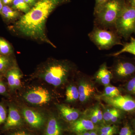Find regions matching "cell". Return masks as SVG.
Instances as JSON below:
<instances>
[{
  "label": "cell",
  "instance_id": "obj_1",
  "mask_svg": "<svg viewBox=\"0 0 135 135\" xmlns=\"http://www.w3.org/2000/svg\"><path fill=\"white\" fill-rule=\"evenodd\" d=\"M68 2V0H38L29 12L17 22V29L25 36L53 45L45 34L46 20L57 6Z\"/></svg>",
  "mask_w": 135,
  "mask_h": 135
},
{
  "label": "cell",
  "instance_id": "obj_2",
  "mask_svg": "<svg viewBox=\"0 0 135 135\" xmlns=\"http://www.w3.org/2000/svg\"><path fill=\"white\" fill-rule=\"evenodd\" d=\"M127 4V0H106L94 7V26L114 30L116 20Z\"/></svg>",
  "mask_w": 135,
  "mask_h": 135
},
{
  "label": "cell",
  "instance_id": "obj_3",
  "mask_svg": "<svg viewBox=\"0 0 135 135\" xmlns=\"http://www.w3.org/2000/svg\"><path fill=\"white\" fill-rule=\"evenodd\" d=\"M88 36L100 50H108L116 45H123L121 37L114 30L103 29L94 26Z\"/></svg>",
  "mask_w": 135,
  "mask_h": 135
},
{
  "label": "cell",
  "instance_id": "obj_4",
  "mask_svg": "<svg viewBox=\"0 0 135 135\" xmlns=\"http://www.w3.org/2000/svg\"><path fill=\"white\" fill-rule=\"evenodd\" d=\"M114 29L121 38L125 39L135 34V9L128 3L116 20Z\"/></svg>",
  "mask_w": 135,
  "mask_h": 135
},
{
  "label": "cell",
  "instance_id": "obj_5",
  "mask_svg": "<svg viewBox=\"0 0 135 135\" xmlns=\"http://www.w3.org/2000/svg\"><path fill=\"white\" fill-rule=\"evenodd\" d=\"M71 70L70 65L64 62H58L49 66L42 75L46 82L55 86L63 84L67 79Z\"/></svg>",
  "mask_w": 135,
  "mask_h": 135
},
{
  "label": "cell",
  "instance_id": "obj_6",
  "mask_svg": "<svg viewBox=\"0 0 135 135\" xmlns=\"http://www.w3.org/2000/svg\"><path fill=\"white\" fill-rule=\"evenodd\" d=\"M101 97L104 102L114 108L129 113H135V99L130 95H120L113 98Z\"/></svg>",
  "mask_w": 135,
  "mask_h": 135
},
{
  "label": "cell",
  "instance_id": "obj_7",
  "mask_svg": "<svg viewBox=\"0 0 135 135\" xmlns=\"http://www.w3.org/2000/svg\"><path fill=\"white\" fill-rule=\"evenodd\" d=\"M120 79L129 80L135 75V63L126 59H119L115 63L112 72Z\"/></svg>",
  "mask_w": 135,
  "mask_h": 135
},
{
  "label": "cell",
  "instance_id": "obj_8",
  "mask_svg": "<svg viewBox=\"0 0 135 135\" xmlns=\"http://www.w3.org/2000/svg\"><path fill=\"white\" fill-rule=\"evenodd\" d=\"M25 99L29 103L36 105H42L50 101L51 96L48 90L42 87L34 88L24 95Z\"/></svg>",
  "mask_w": 135,
  "mask_h": 135
},
{
  "label": "cell",
  "instance_id": "obj_9",
  "mask_svg": "<svg viewBox=\"0 0 135 135\" xmlns=\"http://www.w3.org/2000/svg\"><path fill=\"white\" fill-rule=\"evenodd\" d=\"M22 114L26 122L32 127L38 129L43 126L44 118L41 114L38 112L25 108L22 110Z\"/></svg>",
  "mask_w": 135,
  "mask_h": 135
},
{
  "label": "cell",
  "instance_id": "obj_10",
  "mask_svg": "<svg viewBox=\"0 0 135 135\" xmlns=\"http://www.w3.org/2000/svg\"><path fill=\"white\" fill-rule=\"evenodd\" d=\"M22 119L19 112L15 107L11 105L9 109L8 115L3 127L5 131L15 128L22 125Z\"/></svg>",
  "mask_w": 135,
  "mask_h": 135
},
{
  "label": "cell",
  "instance_id": "obj_11",
  "mask_svg": "<svg viewBox=\"0 0 135 135\" xmlns=\"http://www.w3.org/2000/svg\"><path fill=\"white\" fill-rule=\"evenodd\" d=\"M71 129L79 135H81L87 131L94 130L96 126L91 120L86 118L78 119L72 123Z\"/></svg>",
  "mask_w": 135,
  "mask_h": 135
},
{
  "label": "cell",
  "instance_id": "obj_12",
  "mask_svg": "<svg viewBox=\"0 0 135 135\" xmlns=\"http://www.w3.org/2000/svg\"><path fill=\"white\" fill-rule=\"evenodd\" d=\"M113 77L112 72L109 70L105 63L100 66L95 75L97 81L105 86L109 85Z\"/></svg>",
  "mask_w": 135,
  "mask_h": 135
},
{
  "label": "cell",
  "instance_id": "obj_13",
  "mask_svg": "<svg viewBox=\"0 0 135 135\" xmlns=\"http://www.w3.org/2000/svg\"><path fill=\"white\" fill-rule=\"evenodd\" d=\"M57 107L60 114L66 121L73 123L79 119L80 113L77 109L64 104L57 105Z\"/></svg>",
  "mask_w": 135,
  "mask_h": 135
},
{
  "label": "cell",
  "instance_id": "obj_14",
  "mask_svg": "<svg viewBox=\"0 0 135 135\" xmlns=\"http://www.w3.org/2000/svg\"><path fill=\"white\" fill-rule=\"evenodd\" d=\"M79 98L81 103H84L94 95L95 91V88L89 83L85 81H81L78 88Z\"/></svg>",
  "mask_w": 135,
  "mask_h": 135
},
{
  "label": "cell",
  "instance_id": "obj_15",
  "mask_svg": "<svg viewBox=\"0 0 135 135\" xmlns=\"http://www.w3.org/2000/svg\"><path fill=\"white\" fill-rule=\"evenodd\" d=\"M22 74L17 68H14L8 71L7 73L9 86L11 89H15L20 87L21 84Z\"/></svg>",
  "mask_w": 135,
  "mask_h": 135
},
{
  "label": "cell",
  "instance_id": "obj_16",
  "mask_svg": "<svg viewBox=\"0 0 135 135\" xmlns=\"http://www.w3.org/2000/svg\"><path fill=\"white\" fill-rule=\"evenodd\" d=\"M61 134L62 129L57 119L54 117L50 118L43 135H61Z\"/></svg>",
  "mask_w": 135,
  "mask_h": 135
},
{
  "label": "cell",
  "instance_id": "obj_17",
  "mask_svg": "<svg viewBox=\"0 0 135 135\" xmlns=\"http://www.w3.org/2000/svg\"><path fill=\"white\" fill-rule=\"evenodd\" d=\"M123 47L120 50L110 55L112 56L116 57L119 56L123 53H130L135 56V38L131 36L130 37V41L123 44Z\"/></svg>",
  "mask_w": 135,
  "mask_h": 135
},
{
  "label": "cell",
  "instance_id": "obj_18",
  "mask_svg": "<svg viewBox=\"0 0 135 135\" xmlns=\"http://www.w3.org/2000/svg\"><path fill=\"white\" fill-rule=\"evenodd\" d=\"M66 100L68 103H71L79 99L78 89L75 86L70 85L68 87L66 91Z\"/></svg>",
  "mask_w": 135,
  "mask_h": 135
},
{
  "label": "cell",
  "instance_id": "obj_19",
  "mask_svg": "<svg viewBox=\"0 0 135 135\" xmlns=\"http://www.w3.org/2000/svg\"><path fill=\"white\" fill-rule=\"evenodd\" d=\"M120 95V91L118 88L109 84L105 86L104 89L103 94L101 96V97L113 98L118 96Z\"/></svg>",
  "mask_w": 135,
  "mask_h": 135
},
{
  "label": "cell",
  "instance_id": "obj_20",
  "mask_svg": "<svg viewBox=\"0 0 135 135\" xmlns=\"http://www.w3.org/2000/svg\"><path fill=\"white\" fill-rule=\"evenodd\" d=\"M1 13L4 17L9 20L15 19L19 16V13L17 11L7 5L3 6Z\"/></svg>",
  "mask_w": 135,
  "mask_h": 135
},
{
  "label": "cell",
  "instance_id": "obj_21",
  "mask_svg": "<svg viewBox=\"0 0 135 135\" xmlns=\"http://www.w3.org/2000/svg\"><path fill=\"white\" fill-rule=\"evenodd\" d=\"M12 3L14 9L22 11L25 14L31 9L30 5L26 3L24 0H14Z\"/></svg>",
  "mask_w": 135,
  "mask_h": 135
},
{
  "label": "cell",
  "instance_id": "obj_22",
  "mask_svg": "<svg viewBox=\"0 0 135 135\" xmlns=\"http://www.w3.org/2000/svg\"><path fill=\"white\" fill-rule=\"evenodd\" d=\"M124 88L128 95L135 96V75L128 80L124 86Z\"/></svg>",
  "mask_w": 135,
  "mask_h": 135
},
{
  "label": "cell",
  "instance_id": "obj_23",
  "mask_svg": "<svg viewBox=\"0 0 135 135\" xmlns=\"http://www.w3.org/2000/svg\"><path fill=\"white\" fill-rule=\"evenodd\" d=\"M120 111V110L114 107L105 111L103 114V121L105 122H110L111 120L116 115V114H118Z\"/></svg>",
  "mask_w": 135,
  "mask_h": 135
},
{
  "label": "cell",
  "instance_id": "obj_24",
  "mask_svg": "<svg viewBox=\"0 0 135 135\" xmlns=\"http://www.w3.org/2000/svg\"><path fill=\"white\" fill-rule=\"evenodd\" d=\"M11 51L10 46L3 39L0 38V53L2 55H8Z\"/></svg>",
  "mask_w": 135,
  "mask_h": 135
},
{
  "label": "cell",
  "instance_id": "obj_25",
  "mask_svg": "<svg viewBox=\"0 0 135 135\" xmlns=\"http://www.w3.org/2000/svg\"><path fill=\"white\" fill-rule=\"evenodd\" d=\"M117 128L115 126H105L101 127L100 129V133L105 134H113L116 133Z\"/></svg>",
  "mask_w": 135,
  "mask_h": 135
},
{
  "label": "cell",
  "instance_id": "obj_26",
  "mask_svg": "<svg viewBox=\"0 0 135 135\" xmlns=\"http://www.w3.org/2000/svg\"><path fill=\"white\" fill-rule=\"evenodd\" d=\"M9 59L7 57L0 55V71H3L9 65Z\"/></svg>",
  "mask_w": 135,
  "mask_h": 135
},
{
  "label": "cell",
  "instance_id": "obj_27",
  "mask_svg": "<svg viewBox=\"0 0 135 135\" xmlns=\"http://www.w3.org/2000/svg\"><path fill=\"white\" fill-rule=\"evenodd\" d=\"M119 135H134L132 128L128 124H126L121 129Z\"/></svg>",
  "mask_w": 135,
  "mask_h": 135
},
{
  "label": "cell",
  "instance_id": "obj_28",
  "mask_svg": "<svg viewBox=\"0 0 135 135\" xmlns=\"http://www.w3.org/2000/svg\"><path fill=\"white\" fill-rule=\"evenodd\" d=\"M7 114L5 107L2 104H0V126L5 123L7 119Z\"/></svg>",
  "mask_w": 135,
  "mask_h": 135
},
{
  "label": "cell",
  "instance_id": "obj_29",
  "mask_svg": "<svg viewBox=\"0 0 135 135\" xmlns=\"http://www.w3.org/2000/svg\"><path fill=\"white\" fill-rule=\"evenodd\" d=\"M88 114V119L91 120L95 125L99 123V121L95 113L94 109H92L89 111V112Z\"/></svg>",
  "mask_w": 135,
  "mask_h": 135
},
{
  "label": "cell",
  "instance_id": "obj_30",
  "mask_svg": "<svg viewBox=\"0 0 135 135\" xmlns=\"http://www.w3.org/2000/svg\"><path fill=\"white\" fill-rule=\"evenodd\" d=\"M94 112L95 113L97 117L98 121L99 122H102L103 121V113L101 109L99 108V106H96L93 108Z\"/></svg>",
  "mask_w": 135,
  "mask_h": 135
},
{
  "label": "cell",
  "instance_id": "obj_31",
  "mask_svg": "<svg viewBox=\"0 0 135 135\" xmlns=\"http://www.w3.org/2000/svg\"><path fill=\"white\" fill-rule=\"evenodd\" d=\"M9 135H31L25 131H18L11 133Z\"/></svg>",
  "mask_w": 135,
  "mask_h": 135
},
{
  "label": "cell",
  "instance_id": "obj_32",
  "mask_svg": "<svg viewBox=\"0 0 135 135\" xmlns=\"http://www.w3.org/2000/svg\"><path fill=\"white\" fill-rule=\"evenodd\" d=\"M6 92V88L4 84L0 81V94H3Z\"/></svg>",
  "mask_w": 135,
  "mask_h": 135
},
{
  "label": "cell",
  "instance_id": "obj_33",
  "mask_svg": "<svg viewBox=\"0 0 135 135\" xmlns=\"http://www.w3.org/2000/svg\"><path fill=\"white\" fill-rule=\"evenodd\" d=\"M24 1L30 6L34 5L36 2V0H24Z\"/></svg>",
  "mask_w": 135,
  "mask_h": 135
},
{
  "label": "cell",
  "instance_id": "obj_34",
  "mask_svg": "<svg viewBox=\"0 0 135 135\" xmlns=\"http://www.w3.org/2000/svg\"><path fill=\"white\" fill-rule=\"evenodd\" d=\"M106 0H95V7H97L104 2Z\"/></svg>",
  "mask_w": 135,
  "mask_h": 135
},
{
  "label": "cell",
  "instance_id": "obj_35",
  "mask_svg": "<svg viewBox=\"0 0 135 135\" xmlns=\"http://www.w3.org/2000/svg\"><path fill=\"white\" fill-rule=\"evenodd\" d=\"M128 3L135 9V0H127Z\"/></svg>",
  "mask_w": 135,
  "mask_h": 135
},
{
  "label": "cell",
  "instance_id": "obj_36",
  "mask_svg": "<svg viewBox=\"0 0 135 135\" xmlns=\"http://www.w3.org/2000/svg\"><path fill=\"white\" fill-rule=\"evenodd\" d=\"M90 135H98L97 133L94 130L91 131H90Z\"/></svg>",
  "mask_w": 135,
  "mask_h": 135
},
{
  "label": "cell",
  "instance_id": "obj_37",
  "mask_svg": "<svg viewBox=\"0 0 135 135\" xmlns=\"http://www.w3.org/2000/svg\"><path fill=\"white\" fill-rule=\"evenodd\" d=\"M3 7V4L2 2L1 1V0H0V12H1V11Z\"/></svg>",
  "mask_w": 135,
  "mask_h": 135
},
{
  "label": "cell",
  "instance_id": "obj_38",
  "mask_svg": "<svg viewBox=\"0 0 135 135\" xmlns=\"http://www.w3.org/2000/svg\"><path fill=\"white\" fill-rule=\"evenodd\" d=\"M100 135H114L113 134H105V133H100Z\"/></svg>",
  "mask_w": 135,
  "mask_h": 135
},
{
  "label": "cell",
  "instance_id": "obj_39",
  "mask_svg": "<svg viewBox=\"0 0 135 135\" xmlns=\"http://www.w3.org/2000/svg\"><path fill=\"white\" fill-rule=\"evenodd\" d=\"M133 126H134V127L135 129V119L133 121Z\"/></svg>",
  "mask_w": 135,
  "mask_h": 135
},
{
  "label": "cell",
  "instance_id": "obj_40",
  "mask_svg": "<svg viewBox=\"0 0 135 135\" xmlns=\"http://www.w3.org/2000/svg\"><path fill=\"white\" fill-rule=\"evenodd\" d=\"M9 1L10 3H11L13 2L14 0H9Z\"/></svg>",
  "mask_w": 135,
  "mask_h": 135
},
{
  "label": "cell",
  "instance_id": "obj_41",
  "mask_svg": "<svg viewBox=\"0 0 135 135\" xmlns=\"http://www.w3.org/2000/svg\"><path fill=\"white\" fill-rule=\"evenodd\" d=\"M0 81H1V79H0Z\"/></svg>",
  "mask_w": 135,
  "mask_h": 135
}]
</instances>
